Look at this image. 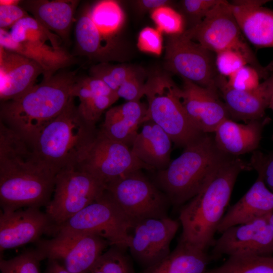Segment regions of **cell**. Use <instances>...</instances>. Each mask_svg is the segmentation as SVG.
<instances>
[{
	"label": "cell",
	"mask_w": 273,
	"mask_h": 273,
	"mask_svg": "<svg viewBox=\"0 0 273 273\" xmlns=\"http://www.w3.org/2000/svg\"><path fill=\"white\" fill-rule=\"evenodd\" d=\"M144 73V71L124 64L114 65L102 62L91 66L90 76L102 80L115 93L119 87L129 79Z\"/></svg>",
	"instance_id": "1f68e13d"
},
{
	"label": "cell",
	"mask_w": 273,
	"mask_h": 273,
	"mask_svg": "<svg viewBox=\"0 0 273 273\" xmlns=\"http://www.w3.org/2000/svg\"><path fill=\"white\" fill-rule=\"evenodd\" d=\"M269 120L264 117L242 124L226 119L214 132L215 144L222 152L232 156L253 152L259 147L264 127Z\"/></svg>",
	"instance_id": "7402d4cb"
},
{
	"label": "cell",
	"mask_w": 273,
	"mask_h": 273,
	"mask_svg": "<svg viewBox=\"0 0 273 273\" xmlns=\"http://www.w3.org/2000/svg\"><path fill=\"white\" fill-rule=\"evenodd\" d=\"M221 0H183L179 2L178 11L183 16L186 30L200 24Z\"/></svg>",
	"instance_id": "d590c367"
},
{
	"label": "cell",
	"mask_w": 273,
	"mask_h": 273,
	"mask_svg": "<svg viewBox=\"0 0 273 273\" xmlns=\"http://www.w3.org/2000/svg\"><path fill=\"white\" fill-rule=\"evenodd\" d=\"M190 39L216 54L231 50L242 55L248 64L256 69L262 78H267L271 65L262 67L243 35L232 13L230 2L221 0L197 26L186 30Z\"/></svg>",
	"instance_id": "9c48e42d"
},
{
	"label": "cell",
	"mask_w": 273,
	"mask_h": 273,
	"mask_svg": "<svg viewBox=\"0 0 273 273\" xmlns=\"http://www.w3.org/2000/svg\"><path fill=\"white\" fill-rule=\"evenodd\" d=\"M267 2L239 0L230 2L245 38L257 48L273 47V10L262 6Z\"/></svg>",
	"instance_id": "44dd1931"
},
{
	"label": "cell",
	"mask_w": 273,
	"mask_h": 273,
	"mask_svg": "<svg viewBox=\"0 0 273 273\" xmlns=\"http://www.w3.org/2000/svg\"><path fill=\"white\" fill-rule=\"evenodd\" d=\"M226 85L237 90L248 92L257 88L262 77L253 67L246 65L228 77Z\"/></svg>",
	"instance_id": "8d00e7d4"
},
{
	"label": "cell",
	"mask_w": 273,
	"mask_h": 273,
	"mask_svg": "<svg viewBox=\"0 0 273 273\" xmlns=\"http://www.w3.org/2000/svg\"><path fill=\"white\" fill-rule=\"evenodd\" d=\"M59 38L29 15L15 23L10 31L0 29V47L37 63L43 70V78L74 62L73 57L62 48L56 49L48 43L60 46Z\"/></svg>",
	"instance_id": "52a82bcc"
},
{
	"label": "cell",
	"mask_w": 273,
	"mask_h": 273,
	"mask_svg": "<svg viewBox=\"0 0 273 273\" xmlns=\"http://www.w3.org/2000/svg\"><path fill=\"white\" fill-rule=\"evenodd\" d=\"M19 4L0 5V29H10L20 20L28 15Z\"/></svg>",
	"instance_id": "b9f144b4"
},
{
	"label": "cell",
	"mask_w": 273,
	"mask_h": 273,
	"mask_svg": "<svg viewBox=\"0 0 273 273\" xmlns=\"http://www.w3.org/2000/svg\"><path fill=\"white\" fill-rule=\"evenodd\" d=\"M271 74L272 76V84L271 92V95H270L268 108H269L273 111V72L272 71H271Z\"/></svg>",
	"instance_id": "bcb514c9"
},
{
	"label": "cell",
	"mask_w": 273,
	"mask_h": 273,
	"mask_svg": "<svg viewBox=\"0 0 273 273\" xmlns=\"http://www.w3.org/2000/svg\"><path fill=\"white\" fill-rule=\"evenodd\" d=\"M273 212V192L257 177L248 191L224 214L217 232L245 223Z\"/></svg>",
	"instance_id": "d4e9b609"
},
{
	"label": "cell",
	"mask_w": 273,
	"mask_h": 273,
	"mask_svg": "<svg viewBox=\"0 0 273 273\" xmlns=\"http://www.w3.org/2000/svg\"><path fill=\"white\" fill-rule=\"evenodd\" d=\"M74 35L77 49L81 55L100 63L119 59L116 41L100 31L91 19L88 9L78 17Z\"/></svg>",
	"instance_id": "484cf974"
},
{
	"label": "cell",
	"mask_w": 273,
	"mask_h": 273,
	"mask_svg": "<svg viewBox=\"0 0 273 273\" xmlns=\"http://www.w3.org/2000/svg\"><path fill=\"white\" fill-rule=\"evenodd\" d=\"M106 190L135 224L147 218L168 216L169 199L141 170L110 181Z\"/></svg>",
	"instance_id": "8fae6325"
},
{
	"label": "cell",
	"mask_w": 273,
	"mask_h": 273,
	"mask_svg": "<svg viewBox=\"0 0 273 273\" xmlns=\"http://www.w3.org/2000/svg\"><path fill=\"white\" fill-rule=\"evenodd\" d=\"M57 172L42 161L33 147L11 134L0 142V204L4 211L46 206Z\"/></svg>",
	"instance_id": "6da1fadb"
},
{
	"label": "cell",
	"mask_w": 273,
	"mask_h": 273,
	"mask_svg": "<svg viewBox=\"0 0 273 273\" xmlns=\"http://www.w3.org/2000/svg\"><path fill=\"white\" fill-rule=\"evenodd\" d=\"M269 222L273 231V212L270 214L269 216Z\"/></svg>",
	"instance_id": "7dc6e473"
},
{
	"label": "cell",
	"mask_w": 273,
	"mask_h": 273,
	"mask_svg": "<svg viewBox=\"0 0 273 273\" xmlns=\"http://www.w3.org/2000/svg\"><path fill=\"white\" fill-rule=\"evenodd\" d=\"M137 45L141 51L156 56L160 55L162 51L161 32L157 29L145 27L139 34Z\"/></svg>",
	"instance_id": "ab89813d"
},
{
	"label": "cell",
	"mask_w": 273,
	"mask_h": 273,
	"mask_svg": "<svg viewBox=\"0 0 273 273\" xmlns=\"http://www.w3.org/2000/svg\"><path fill=\"white\" fill-rule=\"evenodd\" d=\"M151 17L161 32L168 35L180 34L186 30L183 16L171 6L160 7L151 13Z\"/></svg>",
	"instance_id": "e575fe53"
},
{
	"label": "cell",
	"mask_w": 273,
	"mask_h": 273,
	"mask_svg": "<svg viewBox=\"0 0 273 273\" xmlns=\"http://www.w3.org/2000/svg\"><path fill=\"white\" fill-rule=\"evenodd\" d=\"M212 260L207 251L178 242L165 258L146 268L143 273H206Z\"/></svg>",
	"instance_id": "f1b7e54d"
},
{
	"label": "cell",
	"mask_w": 273,
	"mask_h": 273,
	"mask_svg": "<svg viewBox=\"0 0 273 273\" xmlns=\"http://www.w3.org/2000/svg\"><path fill=\"white\" fill-rule=\"evenodd\" d=\"M230 156L217 148L213 136L204 133L185 147L166 169L157 171L154 183L171 205L181 206L206 186Z\"/></svg>",
	"instance_id": "277c9868"
},
{
	"label": "cell",
	"mask_w": 273,
	"mask_h": 273,
	"mask_svg": "<svg viewBox=\"0 0 273 273\" xmlns=\"http://www.w3.org/2000/svg\"><path fill=\"white\" fill-rule=\"evenodd\" d=\"M270 214L230 227L222 232L212 246L210 255L213 260L224 255H272L273 231L269 222Z\"/></svg>",
	"instance_id": "9a60e30c"
},
{
	"label": "cell",
	"mask_w": 273,
	"mask_h": 273,
	"mask_svg": "<svg viewBox=\"0 0 273 273\" xmlns=\"http://www.w3.org/2000/svg\"><path fill=\"white\" fill-rule=\"evenodd\" d=\"M251 170L249 162L231 156L212 178L180 209L182 232L178 242L206 251L212 247L217 227L224 215L236 179Z\"/></svg>",
	"instance_id": "7a4b0ae2"
},
{
	"label": "cell",
	"mask_w": 273,
	"mask_h": 273,
	"mask_svg": "<svg viewBox=\"0 0 273 273\" xmlns=\"http://www.w3.org/2000/svg\"><path fill=\"white\" fill-rule=\"evenodd\" d=\"M39 209L1 211V254L7 249L37 242L43 234H50L53 224L47 213Z\"/></svg>",
	"instance_id": "ac0fdd59"
},
{
	"label": "cell",
	"mask_w": 273,
	"mask_h": 273,
	"mask_svg": "<svg viewBox=\"0 0 273 273\" xmlns=\"http://www.w3.org/2000/svg\"><path fill=\"white\" fill-rule=\"evenodd\" d=\"M145 73L133 77L123 83L116 91L119 98L127 101H139L144 96L145 83L144 81Z\"/></svg>",
	"instance_id": "60d3db41"
},
{
	"label": "cell",
	"mask_w": 273,
	"mask_h": 273,
	"mask_svg": "<svg viewBox=\"0 0 273 273\" xmlns=\"http://www.w3.org/2000/svg\"><path fill=\"white\" fill-rule=\"evenodd\" d=\"M272 140H273V134H272Z\"/></svg>",
	"instance_id": "c3c4849f"
},
{
	"label": "cell",
	"mask_w": 273,
	"mask_h": 273,
	"mask_svg": "<svg viewBox=\"0 0 273 273\" xmlns=\"http://www.w3.org/2000/svg\"><path fill=\"white\" fill-rule=\"evenodd\" d=\"M76 167L106 185L130 172L149 169L135 156L131 148L110 139L99 129L92 146Z\"/></svg>",
	"instance_id": "5bb4252c"
},
{
	"label": "cell",
	"mask_w": 273,
	"mask_h": 273,
	"mask_svg": "<svg viewBox=\"0 0 273 273\" xmlns=\"http://www.w3.org/2000/svg\"><path fill=\"white\" fill-rule=\"evenodd\" d=\"M172 143L169 135L149 119L141 126L131 150L149 169L159 171L166 169L171 161Z\"/></svg>",
	"instance_id": "cb8c5ba5"
},
{
	"label": "cell",
	"mask_w": 273,
	"mask_h": 273,
	"mask_svg": "<svg viewBox=\"0 0 273 273\" xmlns=\"http://www.w3.org/2000/svg\"><path fill=\"white\" fill-rule=\"evenodd\" d=\"M249 164L251 169H254L267 188L273 192V151L264 153L255 151Z\"/></svg>",
	"instance_id": "74e56055"
},
{
	"label": "cell",
	"mask_w": 273,
	"mask_h": 273,
	"mask_svg": "<svg viewBox=\"0 0 273 273\" xmlns=\"http://www.w3.org/2000/svg\"><path fill=\"white\" fill-rule=\"evenodd\" d=\"M72 95L79 100L77 109L80 114L87 122L95 126L104 111L119 99L103 81L95 78L84 81L78 78Z\"/></svg>",
	"instance_id": "83f0119b"
},
{
	"label": "cell",
	"mask_w": 273,
	"mask_h": 273,
	"mask_svg": "<svg viewBox=\"0 0 273 273\" xmlns=\"http://www.w3.org/2000/svg\"><path fill=\"white\" fill-rule=\"evenodd\" d=\"M148 119L147 104L140 100L127 101L106 112L99 129L110 139L131 148L139 128Z\"/></svg>",
	"instance_id": "603a6c76"
},
{
	"label": "cell",
	"mask_w": 273,
	"mask_h": 273,
	"mask_svg": "<svg viewBox=\"0 0 273 273\" xmlns=\"http://www.w3.org/2000/svg\"><path fill=\"white\" fill-rule=\"evenodd\" d=\"M180 97L190 120L201 133H214L218 125L231 118L217 88L204 87L183 79Z\"/></svg>",
	"instance_id": "e0dca14e"
},
{
	"label": "cell",
	"mask_w": 273,
	"mask_h": 273,
	"mask_svg": "<svg viewBox=\"0 0 273 273\" xmlns=\"http://www.w3.org/2000/svg\"><path fill=\"white\" fill-rule=\"evenodd\" d=\"M88 12L96 27L106 36L113 37L123 24L124 12L116 1H99L88 8Z\"/></svg>",
	"instance_id": "f546056e"
},
{
	"label": "cell",
	"mask_w": 273,
	"mask_h": 273,
	"mask_svg": "<svg viewBox=\"0 0 273 273\" xmlns=\"http://www.w3.org/2000/svg\"><path fill=\"white\" fill-rule=\"evenodd\" d=\"M132 2L136 10L141 14L148 12L151 13L161 7L171 6L173 3L168 0H136Z\"/></svg>",
	"instance_id": "7bdbcfd3"
},
{
	"label": "cell",
	"mask_w": 273,
	"mask_h": 273,
	"mask_svg": "<svg viewBox=\"0 0 273 273\" xmlns=\"http://www.w3.org/2000/svg\"><path fill=\"white\" fill-rule=\"evenodd\" d=\"M44 259L36 249L26 251L9 259L1 258V273H40V262Z\"/></svg>",
	"instance_id": "836d02e7"
},
{
	"label": "cell",
	"mask_w": 273,
	"mask_h": 273,
	"mask_svg": "<svg viewBox=\"0 0 273 273\" xmlns=\"http://www.w3.org/2000/svg\"><path fill=\"white\" fill-rule=\"evenodd\" d=\"M179 226L168 216L139 221L132 229L128 248L131 255L145 269L157 264L171 252L170 244Z\"/></svg>",
	"instance_id": "2e32d148"
},
{
	"label": "cell",
	"mask_w": 273,
	"mask_h": 273,
	"mask_svg": "<svg viewBox=\"0 0 273 273\" xmlns=\"http://www.w3.org/2000/svg\"><path fill=\"white\" fill-rule=\"evenodd\" d=\"M215 54L190 39L184 33L168 35L165 43V69L204 87L217 88L219 77Z\"/></svg>",
	"instance_id": "7c38bea8"
},
{
	"label": "cell",
	"mask_w": 273,
	"mask_h": 273,
	"mask_svg": "<svg viewBox=\"0 0 273 273\" xmlns=\"http://www.w3.org/2000/svg\"><path fill=\"white\" fill-rule=\"evenodd\" d=\"M215 54V63L218 74L229 77L241 68L248 65L240 54L231 50H224Z\"/></svg>",
	"instance_id": "f35d334b"
},
{
	"label": "cell",
	"mask_w": 273,
	"mask_h": 273,
	"mask_svg": "<svg viewBox=\"0 0 273 273\" xmlns=\"http://www.w3.org/2000/svg\"><path fill=\"white\" fill-rule=\"evenodd\" d=\"M180 92V88L167 74L155 73L146 81L144 96L149 118L162 128L176 146L185 148L204 133L190 120Z\"/></svg>",
	"instance_id": "8992f818"
},
{
	"label": "cell",
	"mask_w": 273,
	"mask_h": 273,
	"mask_svg": "<svg viewBox=\"0 0 273 273\" xmlns=\"http://www.w3.org/2000/svg\"><path fill=\"white\" fill-rule=\"evenodd\" d=\"M20 1L17 0H1L0 5H12L20 4Z\"/></svg>",
	"instance_id": "f6af8a7d"
},
{
	"label": "cell",
	"mask_w": 273,
	"mask_h": 273,
	"mask_svg": "<svg viewBox=\"0 0 273 273\" xmlns=\"http://www.w3.org/2000/svg\"><path fill=\"white\" fill-rule=\"evenodd\" d=\"M126 250L110 246L100 255L92 269L100 273H135Z\"/></svg>",
	"instance_id": "d6a6232c"
},
{
	"label": "cell",
	"mask_w": 273,
	"mask_h": 273,
	"mask_svg": "<svg viewBox=\"0 0 273 273\" xmlns=\"http://www.w3.org/2000/svg\"><path fill=\"white\" fill-rule=\"evenodd\" d=\"M134 223L106 191L62 224L52 228L50 235L60 232L84 233L98 235L108 243L128 249Z\"/></svg>",
	"instance_id": "ba28073f"
},
{
	"label": "cell",
	"mask_w": 273,
	"mask_h": 273,
	"mask_svg": "<svg viewBox=\"0 0 273 273\" xmlns=\"http://www.w3.org/2000/svg\"><path fill=\"white\" fill-rule=\"evenodd\" d=\"M44 273H70L59 262L49 260V264Z\"/></svg>",
	"instance_id": "ee69618b"
},
{
	"label": "cell",
	"mask_w": 273,
	"mask_h": 273,
	"mask_svg": "<svg viewBox=\"0 0 273 273\" xmlns=\"http://www.w3.org/2000/svg\"><path fill=\"white\" fill-rule=\"evenodd\" d=\"M272 84L271 72L269 76L253 90L234 89L226 85L225 78L220 75L217 88L230 118L246 123L264 117L265 110L269 106Z\"/></svg>",
	"instance_id": "ffe728a7"
},
{
	"label": "cell",
	"mask_w": 273,
	"mask_h": 273,
	"mask_svg": "<svg viewBox=\"0 0 273 273\" xmlns=\"http://www.w3.org/2000/svg\"><path fill=\"white\" fill-rule=\"evenodd\" d=\"M106 184L78 167L59 170L46 213L53 226L60 225L100 197Z\"/></svg>",
	"instance_id": "30bf717a"
},
{
	"label": "cell",
	"mask_w": 273,
	"mask_h": 273,
	"mask_svg": "<svg viewBox=\"0 0 273 273\" xmlns=\"http://www.w3.org/2000/svg\"><path fill=\"white\" fill-rule=\"evenodd\" d=\"M77 3L74 1L31 0L21 1L20 4L46 28L66 41Z\"/></svg>",
	"instance_id": "4316f807"
},
{
	"label": "cell",
	"mask_w": 273,
	"mask_h": 273,
	"mask_svg": "<svg viewBox=\"0 0 273 273\" xmlns=\"http://www.w3.org/2000/svg\"><path fill=\"white\" fill-rule=\"evenodd\" d=\"M206 273H273V256H229L222 264Z\"/></svg>",
	"instance_id": "4dcf8cb0"
},
{
	"label": "cell",
	"mask_w": 273,
	"mask_h": 273,
	"mask_svg": "<svg viewBox=\"0 0 273 273\" xmlns=\"http://www.w3.org/2000/svg\"><path fill=\"white\" fill-rule=\"evenodd\" d=\"M43 72L34 61L0 47L1 103L20 97L36 84Z\"/></svg>",
	"instance_id": "d6986e66"
},
{
	"label": "cell",
	"mask_w": 273,
	"mask_h": 273,
	"mask_svg": "<svg viewBox=\"0 0 273 273\" xmlns=\"http://www.w3.org/2000/svg\"><path fill=\"white\" fill-rule=\"evenodd\" d=\"M73 97L64 110L41 130L32 145L37 155L57 172L76 167L98 129L80 114Z\"/></svg>",
	"instance_id": "5b68a950"
},
{
	"label": "cell",
	"mask_w": 273,
	"mask_h": 273,
	"mask_svg": "<svg viewBox=\"0 0 273 273\" xmlns=\"http://www.w3.org/2000/svg\"><path fill=\"white\" fill-rule=\"evenodd\" d=\"M76 71H60L20 97L1 102L0 121L32 146L40 132L60 115L71 99Z\"/></svg>",
	"instance_id": "3957f363"
},
{
	"label": "cell",
	"mask_w": 273,
	"mask_h": 273,
	"mask_svg": "<svg viewBox=\"0 0 273 273\" xmlns=\"http://www.w3.org/2000/svg\"><path fill=\"white\" fill-rule=\"evenodd\" d=\"M53 236L38 241L36 249L44 259L59 262L70 273H90L110 246L105 239L93 234L60 232Z\"/></svg>",
	"instance_id": "4fadbf2b"
}]
</instances>
